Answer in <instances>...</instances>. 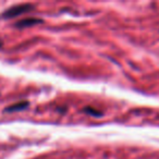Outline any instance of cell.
Masks as SVG:
<instances>
[{
	"label": "cell",
	"instance_id": "obj_1",
	"mask_svg": "<svg viewBox=\"0 0 159 159\" xmlns=\"http://www.w3.org/2000/svg\"><path fill=\"white\" fill-rule=\"evenodd\" d=\"M33 8H34L33 5H31V3H22V5L13 6V7H11V8H8V9L1 14V18H3V19L16 18V16H22V14L31 11Z\"/></svg>",
	"mask_w": 159,
	"mask_h": 159
},
{
	"label": "cell",
	"instance_id": "obj_2",
	"mask_svg": "<svg viewBox=\"0 0 159 159\" xmlns=\"http://www.w3.org/2000/svg\"><path fill=\"white\" fill-rule=\"evenodd\" d=\"M43 22H44V21L38 18H26V19L20 20L14 25H16V29H26V27H31V26H34V25L40 24V23H43Z\"/></svg>",
	"mask_w": 159,
	"mask_h": 159
},
{
	"label": "cell",
	"instance_id": "obj_3",
	"mask_svg": "<svg viewBox=\"0 0 159 159\" xmlns=\"http://www.w3.org/2000/svg\"><path fill=\"white\" fill-rule=\"evenodd\" d=\"M30 106V102H26V100H23V102H16L13 105H10L8 106L7 108H5V112H16V111H21V110H24L26 109L27 107Z\"/></svg>",
	"mask_w": 159,
	"mask_h": 159
},
{
	"label": "cell",
	"instance_id": "obj_4",
	"mask_svg": "<svg viewBox=\"0 0 159 159\" xmlns=\"http://www.w3.org/2000/svg\"><path fill=\"white\" fill-rule=\"evenodd\" d=\"M83 111H84L85 113H87V115L92 116V117H96V118L102 117V111L97 110V109L93 108V107H85V108L83 109Z\"/></svg>",
	"mask_w": 159,
	"mask_h": 159
},
{
	"label": "cell",
	"instance_id": "obj_5",
	"mask_svg": "<svg viewBox=\"0 0 159 159\" xmlns=\"http://www.w3.org/2000/svg\"><path fill=\"white\" fill-rule=\"evenodd\" d=\"M2 46V42H1V40H0V47Z\"/></svg>",
	"mask_w": 159,
	"mask_h": 159
}]
</instances>
